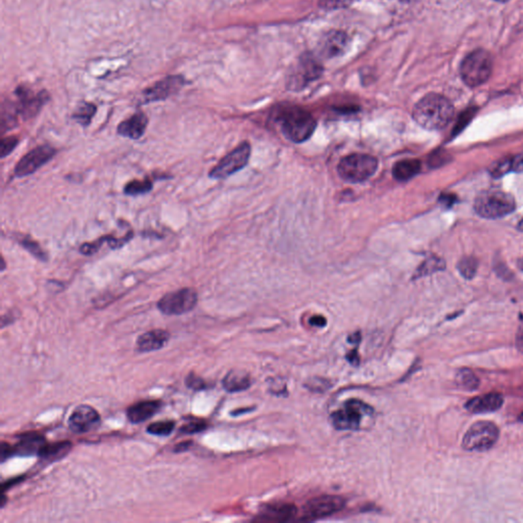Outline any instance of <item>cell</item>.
<instances>
[{"instance_id": "6da1fadb", "label": "cell", "mask_w": 523, "mask_h": 523, "mask_svg": "<svg viewBox=\"0 0 523 523\" xmlns=\"http://www.w3.org/2000/svg\"><path fill=\"white\" fill-rule=\"evenodd\" d=\"M273 118L282 134L294 143L309 139L317 126L315 118L300 106H279L274 111Z\"/></svg>"}, {"instance_id": "7a4b0ae2", "label": "cell", "mask_w": 523, "mask_h": 523, "mask_svg": "<svg viewBox=\"0 0 523 523\" xmlns=\"http://www.w3.org/2000/svg\"><path fill=\"white\" fill-rule=\"evenodd\" d=\"M453 117V104L441 94H428L413 108L414 120L428 130L443 128L449 124Z\"/></svg>"}, {"instance_id": "3957f363", "label": "cell", "mask_w": 523, "mask_h": 523, "mask_svg": "<svg viewBox=\"0 0 523 523\" xmlns=\"http://www.w3.org/2000/svg\"><path fill=\"white\" fill-rule=\"evenodd\" d=\"M474 209L483 218H503L515 210V200L511 194L500 190L481 192L476 198Z\"/></svg>"}, {"instance_id": "277c9868", "label": "cell", "mask_w": 523, "mask_h": 523, "mask_svg": "<svg viewBox=\"0 0 523 523\" xmlns=\"http://www.w3.org/2000/svg\"><path fill=\"white\" fill-rule=\"evenodd\" d=\"M493 70L491 54L485 49H478L468 54L461 64L460 74L464 83L478 87L487 82Z\"/></svg>"}, {"instance_id": "5b68a950", "label": "cell", "mask_w": 523, "mask_h": 523, "mask_svg": "<svg viewBox=\"0 0 523 523\" xmlns=\"http://www.w3.org/2000/svg\"><path fill=\"white\" fill-rule=\"evenodd\" d=\"M378 168L377 159L370 154H353L342 159L338 167L340 178L351 183L366 181L375 174Z\"/></svg>"}, {"instance_id": "8992f818", "label": "cell", "mask_w": 523, "mask_h": 523, "mask_svg": "<svg viewBox=\"0 0 523 523\" xmlns=\"http://www.w3.org/2000/svg\"><path fill=\"white\" fill-rule=\"evenodd\" d=\"M372 408L364 402L351 399L330 415L332 426L338 430H357L361 426L364 417L371 416Z\"/></svg>"}, {"instance_id": "52a82bcc", "label": "cell", "mask_w": 523, "mask_h": 523, "mask_svg": "<svg viewBox=\"0 0 523 523\" xmlns=\"http://www.w3.org/2000/svg\"><path fill=\"white\" fill-rule=\"evenodd\" d=\"M499 439V428L489 421H478L466 432L462 447L466 451H487Z\"/></svg>"}, {"instance_id": "ba28073f", "label": "cell", "mask_w": 523, "mask_h": 523, "mask_svg": "<svg viewBox=\"0 0 523 523\" xmlns=\"http://www.w3.org/2000/svg\"><path fill=\"white\" fill-rule=\"evenodd\" d=\"M198 292L190 288H181L165 294L158 302V309L165 315H183L192 311L198 304Z\"/></svg>"}, {"instance_id": "9c48e42d", "label": "cell", "mask_w": 523, "mask_h": 523, "mask_svg": "<svg viewBox=\"0 0 523 523\" xmlns=\"http://www.w3.org/2000/svg\"><path fill=\"white\" fill-rule=\"evenodd\" d=\"M250 156V143L242 142L237 148L226 154L218 164L211 170L209 176L213 179H225V178H228L244 169L248 165Z\"/></svg>"}, {"instance_id": "30bf717a", "label": "cell", "mask_w": 523, "mask_h": 523, "mask_svg": "<svg viewBox=\"0 0 523 523\" xmlns=\"http://www.w3.org/2000/svg\"><path fill=\"white\" fill-rule=\"evenodd\" d=\"M323 73V67L317 58L310 54L301 56L296 68L290 74L288 85L290 89L302 90L309 83L317 80Z\"/></svg>"}, {"instance_id": "8fae6325", "label": "cell", "mask_w": 523, "mask_h": 523, "mask_svg": "<svg viewBox=\"0 0 523 523\" xmlns=\"http://www.w3.org/2000/svg\"><path fill=\"white\" fill-rule=\"evenodd\" d=\"M16 95L18 97V102H14V108L19 116L22 117L23 120H29L37 116L44 104L49 100L47 92L40 91L38 93H34L32 90L25 86L16 88Z\"/></svg>"}, {"instance_id": "7c38bea8", "label": "cell", "mask_w": 523, "mask_h": 523, "mask_svg": "<svg viewBox=\"0 0 523 523\" xmlns=\"http://www.w3.org/2000/svg\"><path fill=\"white\" fill-rule=\"evenodd\" d=\"M56 154V150L49 144L37 146L25 154L14 167L16 177H26L36 172Z\"/></svg>"}, {"instance_id": "4fadbf2b", "label": "cell", "mask_w": 523, "mask_h": 523, "mask_svg": "<svg viewBox=\"0 0 523 523\" xmlns=\"http://www.w3.org/2000/svg\"><path fill=\"white\" fill-rule=\"evenodd\" d=\"M346 501L340 496L325 495L314 498L305 504L304 516L307 520H319L338 513L344 509Z\"/></svg>"}, {"instance_id": "5bb4252c", "label": "cell", "mask_w": 523, "mask_h": 523, "mask_svg": "<svg viewBox=\"0 0 523 523\" xmlns=\"http://www.w3.org/2000/svg\"><path fill=\"white\" fill-rule=\"evenodd\" d=\"M185 83L186 81L182 76L167 77L152 86L146 88L142 92V102L143 104H150V102L167 100L173 94L177 93L185 85Z\"/></svg>"}, {"instance_id": "9a60e30c", "label": "cell", "mask_w": 523, "mask_h": 523, "mask_svg": "<svg viewBox=\"0 0 523 523\" xmlns=\"http://www.w3.org/2000/svg\"><path fill=\"white\" fill-rule=\"evenodd\" d=\"M100 423V416L94 408L78 406L69 417V428L75 434H86L95 430Z\"/></svg>"}, {"instance_id": "2e32d148", "label": "cell", "mask_w": 523, "mask_h": 523, "mask_svg": "<svg viewBox=\"0 0 523 523\" xmlns=\"http://www.w3.org/2000/svg\"><path fill=\"white\" fill-rule=\"evenodd\" d=\"M349 40L347 33L342 31H330L320 39L318 45L320 54L327 58L340 56L348 48Z\"/></svg>"}, {"instance_id": "e0dca14e", "label": "cell", "mask_w": 523, "mask_h": 523, "mask_svg": "<svg viewBox=\"0 0 523 523\" xmlns=\"http://www.w3.org/2000/svg\"><path fill=\"white\" fill-rule=\"evenodd\" d=\"M170 340L166 330L154 329L141 334L136 340V349L139 353H150L164 348Z\"/></svg>"}, {"instance_id": "ac0fdd59", "label": "cell", "mask_w": 523, "mask_h": 523, "mask_svg": "<svg viewBox=\"0 0 523 523\" xmlns=\"http://www.w3.org/2000/svg\"><path fill=\"white\" fill-rule=\"evenodd\" d=\"M148 125V118L146 115L142 112H137L132 115L130 118L121 122L117 132L123 137L139 139L146 133Z\"/></svg>"}, {"instance_id": "d6986e66", "label": "cell", "mask_w": 523, "mask_h": 523, "mask_svg": "<svg viewBox=\"0 0 523 523\" xmlns=\"http://www.w3.org/2000/svg\"><path fill=\"white\" fill-rule=\"evenodd\" d=\"M503 395L497 393H489L470 399L465 407L472 413H491L498 411L503 406Z\"/></svg>"}, {"instance_id": "ffe728a7", "label": "cell", "mask_w": 523, "mask_h": 523, "mask_svg": "<svg viewBox=\"0 0 523 523\" xmlns=\"http://www.w3.org/2000/svg\"><path fill=\"white\" fill-rule=\"evenodd\" d=\"M161 408H162V403L156 399L138 402L127 409V417L132 423H142L156 415Z\"/></svg>"}, {"instance_id": "44dd1931", "label": "cell", "mask_w": 523, "mask_h": 523, "mask_svg": "<svg viewBox=\"0 0 523 523\" xmlns=\"http://www.w3.org/2000/svg\"><path fill=\"white\" fill-rule=\"evenodd\" d=\"M45 439L38 434H25L20 437V441L14 447V455L29 457L38 456L45 445Z\"/></svg>"}, {"instance_id": "7402d4cb", "label": "cell", "mask_w": 523, "mask_h": 523, "mask_svg": "<svg viewBox=\"0 0 523 523\" xmlns=\"http://www.w3.org/2000/svg\"><path fill=\"white\" fill-rule=\"evenodd\" d=\"M296 514V506L292 504L279 503L267 506L262 512L261 518L265 522H284L292 520Z\"/></svg>"}, {"instance_id": "603a6c76", "label": "cell", "mask_w": 523, "mask_h": 523, "mask_svg": "<svg viewBox=\"0 0 523 523\" xmlns=\"http://www.w3.org/2000/svg\"><path fill=\"white\" fill-rule=\"evenodd\" d=\"M224 390L228 393H240L248 390L252 384L250 374L244 370L233 369L223 378Z\"/></svg>"}, {"instance_id": "cb8c5ba5", "label": "cell", "mask_w": 523, "mask_h": 523, "mask_svg": "<svg viewBox=\"0 0 523 523\" xmlns=\"http://www.w3.org/2000/svg\"><path fill=\"white\" fill-rule=\"evenodd\" d=\"M421 170V163L418 160H402L395 163L393 167V176L399 182L408 181L415 177Z\"/></svg>"}, {"instance_id": "d4e9b609", "label": "cell", "mask_w": 523, "mask_h": 523, "mask_svg": "<svg viewBox=\"0 0 523 523\" xmlns=\"http://www.w3.org/2000/svg\"><path fill=\"white\" fill-rule=\"evenodd\" d=\"M72 443L70 441H58V443H45L38 457L48 461L60 459L70 452Z\"/></svg>"}, {"instance_id": "484cf974", "label": "cell", "mask_w": 523, "mask_h": 523, "mask_svg": "<svg viewBox=\"0 0 523 523\" xmlns=\"http://www.w3.org/2000/svg\"><path fill=\"white\" fill-rule=\"evenodd\" d=\"M455 380L460 388L468 391V392L478 390V386H480V380H478V376L468 368L460 369L456 374Z\"/></svg>"}, {"instance_id": "4316f807", "label": "cell", "mask_w": 523, "mask_h": 523, "mask_svg": "<svg viewBox=\"0 0 523 523\" xmlns=\"http://www.w3.org/2000/svg\"><path fill=\"white\" fill-rule=\"evenodd\" d=\"M154 187V183L150 178L143 180H132L125 185L124 194L126 196H136L148 194Z\"/></svg>"}, {"instance_id": "83f0119b", "label": "cell", "mask_w": 523, "mask_h": 523, "mask_svg": "<svg viewBox=\"0 0 523 523\" xmlns=\"http://www.w3.org/2000/svg\"><path fill=\"white\" fill-rule=\"evenodd\" d=\"M96 106L90 102H82L77 108L76 112L73 115V119L83 127H87L91 123L92 118L96 113Z\"/></svg>"}, {"instance_id": "f1b7e54d", "label": "cell", "mask_w": 523, "mask_h": 523, "mask_svg": "<svg viewBox=\"0 0 523 523\" xmlns=\"http://www.w3.org/2000/svg\"><path fill=\"white\" fill-rule=\"evenodd\" d=\"M18 242L25 250L28 251L35 258L43 262L48 260L47 254L44 252L43 248L36 240H32L29 236H23V237L19 238Z\"/></svg>"}, {"instance_id": "f546056e", "label": "cell", "mask_w": 523, "mask_h": 523, "mask_svg": "<svg viewBox=\"0 0 523 523\" xmlns=\"http://www.w3.org/2000/svg\"><path fill=\"white\" fill-rule=\"evenodd\" d=\"M176 428V422L173 420H165V421L154 422L148 426L146 432L152 436L169 437Z\"/></svg>"}, {"instance_id": "4dcf8cb0", "label": "cell", "mask_w": 523, "mask_h": 523, "mask_svg": "<svg viewBox=\"0 0 523 523\" xmlns=\"http://www.w3.org/2000/svg\"><path fill=\"white\" fill-rule=\"evenodd\" d=\"M478 261L476 258L472 257H467V258L462 259L460 261L459 265H458V269H459L460 273L463 277L467 278V279H472L476 275V270H478Z\"/></svg>"}, {"instance_id": "1f68e13d", "label": "cell", "mask_w": 523, "mask_h": 523, "mask_svg": "<svg viewBox=\"0 0 523 523\" xmlns=\"http://www.w3.org/2000/svg\"><path fill=\"white\" fill-rule=\"evenodd\" d=\"M19 142H20V139L16 135L2 138L1 142H0L1 143L0 144V156L1 159L6 158L8 154H12Z\"/></svg>"}, {"instance_id": "d6a6232c", "label": "cell", "mask_w": 523, "mask_h": 523, "mask_svg": "<svg viewBox=\"0 0 523 523\" xmlns=\"http://www.w3.org/2000/svg\"><path fill=\"white\" fill-rule=\"evenodd\" d=\"M476 111L474 108H470V110L465 111L462 113L461 116L459 117V120L456 123L455 127H454L453 135L456 136L458 134L461 133L464 129L466 128L468 124L472 122L474 117L476 116Z\"/></svg>"}, {"instance_id": "836d02e7", "label": "cell", "mask_w": 523, "mask_h": 523, "mask_svg": "<svg viewBox=\"0 0 523 523\" xmlns=\"http://www.w3.org/2000/svg\"><path fill=\"white\" fill-rule=\"evenodd\" d=\"M208 428L206 421L200 419L191 420V421L187 422L182 426L180 432L184 434H198V432H204L206 428Z\"/></svg>"}, {"instance_id": "e575fe53", "label": "cell", "mask_w": 523, "mask_h": 523, "mask_svg": "<svg viewBox=\"0 0 523 523\" xmlns=\"http://www.w3.org/2000/svg\"><path fill=\"white\" fill-rule=\"evenodd\" d=\"M357 0H319L318 4L323 10H336L346 8Z\"/></svg>"}, {"instance_id": "d590c367", "label": "cell", "mask_w": 523, "mask_h": 523, "mask_svg": "<svg viewBox=\"0 0 523 523\" xmlns=\"http://www.w3.org/2000/svg\"><path fill=\"white\" fill-rule=\"evenodd\" d=\"M511 171V159L509 158L499 161L491 168V173L493 177H502Z\"/></svg>"}, {"instance_id": "8d00e7d4", "label": "cell", "mask_w": 523, "mask_h": 523, "mask_svg": "<svg viewBox=\"0 0 523 523\" xmlns=\"http://www.w3.org/2000/svg\"><path fill=\"white\" fill-rule=\"evenodd\" d=\"M443 261L439 260V259L437 258H432L430 259V260L426 261V263L419 268L418 274H419V275H426V274L439 271V270L443 269Z\"/></svg>"}, {"instance_id": "74e56055", "label": "cell", "mask_w": 523, "mask_h": 523, "mask_svg": "<svg viewBox=\"0 0 523 523\" xmlns=\"http://www.w3.org/2000/svg\"><path fill=\"white\" fill-rule=\"evenodd\" d=\"M450 156L447 152L443 150H439V152H432L430 156V160H428V165L432 168H437V167L443 166L445 163L449 162Z\"/></svg>"}, {"instance_id": "f35d334b", "label": "cell", "mask_w": 523, "mask_h": 523, "mask_svg": "<svg viewBox=\"0 0 523 523\" xmlns=\"http://www.w3.org/2000/svg\"><path fill=\"white\" fill-rule=\"evenodd\" d=\"M186 386L192 391H202L206 388V382L204 380L190 373L185 380Z\"/></svg>"}, {"instance_id": "ab89813d", "label": "cell", "mask_w": 523, "mask_h": 523, "mask_svg": "<svg viewBox=\"0 0 523 523\" xmlns=\"http://www.w3.org/2000/svg\"><path fill=\"white\" fill-rule=\"evenodd\" d=\"M307 388L310 390L315 391V392H324L329 388V384L326 382L325 380H320V378H314L312 382H307Z\"/></svg>"}, {"instance_id": "60d3db41", "label": "cell", "mask_w": 523, "mask_h": 523, "mask_svg": "<svg viewBox=\"0 0 523 523\" xmlns=\"http://www.w3.org/2000/svg\"><path fill=\"white\" fill-rule=\"evenodd\" d=\"M14 455V447H12V445H8V443H4L3 441V443H1V461L4 462L6 459H8V458L12 457V456Z\"/></svg>"}, {"instance_id": "b9f144b4", "label": "cell", "mask_w": 523, "mask_h": 523, "mask_svg": "<svg viewBox=\"0 0 523 523\" xmlns=\"http://www.w3.org/2000/svg\"><path fill=\"white\" fill-rule=\"evenodd\" d=\"M511 169L513 172H523V154L511 159Z\"/></svg>"}, {"instance_id": "7bdbcfd3", "label": "cell", "mask_w": 523, "mask_h": 523, "mask_svg": "<svg viewBox=\"0 0 523 523\" xmlns=\"http://www.w3.org/2000/svg\"><path fill=\"white\" fill-rule=\"evenodd\" d=\"M310 324L316 327H324L326 325V319L323 316L316 315L310 319Z\"/></svg>"}, {"instance_id": "ee69618b", "label": "cell", "mask_w": 523, "mask_h": 523, "mask_svg": "<svg viewBox=\"0 0 523 523\" xmlns=\"http://www.w3.org/2000/svg\"><path fill=\"white\" fill-rule=\"evenodd\" d=\"M516 347L523 353V325L520 328L516 336Z\"/></svg>"}, {"instance_id": "f6af8a7d", "label": "cell", "mask_w": 523, "mask_h": 523, "mask_svg": "<svg viewBox=\"0 0 523 523\" xmlns=\"http://www.w3.org/2000/svg\"><path fill=\"white\" fill-rule=\"evenodd\" d=\"M191 445L192 443L190 441H183V443H178V445L174 448V452L179 453V452L187 451Z\"/></svg>"}, {"instance_id": "bcb514c9", "label": "cell", "mask_w": 523, "mask_h": 523, "mask_svg": "<svg viewBox=\"0 0 523 523\" xmlns=\"http://www.w3.org/2000/svg\"><path fill=\"white\" fill-rule=\"evenodd\" d=\"M347 357H348L349 361L353 364H357L358 360H359L358 359L357 351H353V353H349Z\"/></svg>"}, {"instance_id": "7dc6e473", "label": "cell", "mask_w": 523, "mask_h": 523, "mask_svg": "<svg viewBox=\"0 0 523 523\" xmlns=\"http://www.w3.org/2000/svg\"><path fill=\"white\" fill-rule=\"evenodd\" d=\"M441 202L447 204L448 206H451L452 202H454V198H452V196H443L441 198Z\"/></svg>"}, {"instance_id": "c3c4849f", "label": "cell", "mask_w": 523, "mask_h": 523, "mask_svg": "<svg viewBox=\"0 0 523 523\" xmlns=\"http://www.w3.org/2000/svg\"><path fill=\"white\" fill-rule=\"evenodd\" d=\"M518 267H520V269L522 270L523 271V258L520 259V262H518Z\"/></svg>"}, {"instance_id": "681fc988", "label": "cell", "mask_w": 523, "mask_h": 523, "mask_svg": "<svg viewBox=\"0 0 523 523\" xmlns=\"http://www.w3.org/2000/svg\"><path fill=\"white\" fill-rule=\"evenodd\" d=\"M520 230H523V220H522V222H520Z\"/></svg>"}, {"instance_id": "f907efd6", "label": "cell", "mask_w": 523, "mask_h": 523, "mask_svg": "<svg viewBox=\"0 0 523 523\" xmlns=\"http://www.w3.org/2000/svg\"><path fill=\"white\" fill-rule=\"evenodd\" d=\"M497 1L505 2V1H508V0H497Z\"/></svg>"}, {"instance_id": "816d5d0a", "label": "cell", "mask_w": 523, "mask_h": 523, "mask_svg": "<svg viewBox=\"0 0 523 523\" xmlns=\"http://www.w3.org/2000/svg\"><path fill=\"white\" fill-rule=\"evenodd\" d=\"M520 419H522L523 421V413L522 414V416H520Z\"/></svg>"}]
</instances>
